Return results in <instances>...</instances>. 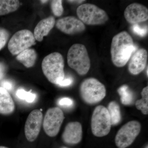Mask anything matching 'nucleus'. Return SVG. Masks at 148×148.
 Wrapping results in <instances>:
<instances>
[{
	"instance_id": "1",
	"label": "nucleus",
	"mask_w": 148,
	"mask_h": 148,
	"mask_svg": "<svg viewBox=\"0 0 148 148\" xmlns=\"http://www.w3.org/2000/svg\"><path fill=\"white\" fill-rule=\"evenodd\" d=\"M137 51L132 37L125 31L116 35L111 43L110 53L113 64L121 68L127 64Z\"/></svg>"
},
{
	"instance_id": "2",
	"label": "nucleus",
	"mask_w": 148,
	"mask_h": 148,
	"mask_svg": "<svg viewBox=\"0 0 148 148\" xmlns=\"http://www.w3.org/2000/svg\"><path fill=\"white\" fill-rule=\"evenodd\" d=\"M64 57L61 53L53 52L46 56L42 63L44 75L49 81L58 85L65 78Z\"/></svg>"
},
{
	"instance_id": "3",
	"label": "nucleus",
	"mask_w": 148,
	"mask_h": 148,
	"mask_svg": "<svg viewBox=\"0 0 148 148\" xmlns=\"http://www.w3.org/2000/svg\"><path fill=\"white\" fill-rule=\"evenodd\" d=\"M67 62L70 68L80 75H84L90 70V61L86 47L81 44H75L67 53Z\"/></svg>"
},
{
	"instance_id": "4",
	"label": "nucleus",
	"mask_w": 148,
	"mask_h": 148,
	"mask_svg": "<svg viewBox=\"0 0 148 148\" xmlns=\"http://www.w3.org/2000/svg\"><path fill=\"white\" fill-rule=\"evenodd\" d=\"M79 92L81 98L85 103L95 104L103 100L106 95L104 85L94 78L85 79L80 86Z\"/></svg>"
},
{
	"instance_id": "5",
	"label": "nucleus",
	"mask_w": 148,
	"mask_h": 148,
	"mask_svg": "<svg viewBox=\"0 0 148 148\" xmlns=\"http://www.w3.org/2000/svg\"><path fill=\"white\" fill-rule=\"evenodd\" d=\"M77 14L80 21L88 25H102L109 19L105 10L92 4L81 5L77 8Z\"/></svg>"
},
{
	"instance_id": "6",
	"label": "nucleus",
	"mask_w": 148,
	"mask_h": 148,
	"mask_svg": "<svg viewBox=\"0 0 148 148\" xmlns=\"http://www.w3.org/2000/svg\"><path fill=\"white\" fill-rule=\"evenodd\" d=\"M112 123L108 109L102 106H97L93 111L91 117V128L93 135L103 137L109 134Z\"/></svg>"
},
{
	"instance_id": "7",
	"label": "nucleus",
	"mask_w": 148,
	"mask_h": 148,
	"mask_svg": "<svg viewBox=\"0 0 148 148\" xmlns=\"http://www.w3.org/2000/svg\"><path fill=\"white\" fill-rule=\"evenodd\" d=\"M34 34L27 29L16 32L11 38L8 43V49L12 55H18L22 51L36 44Z\"/></svg>"
},
{
	"instance_id": "8",
	"label": "nucleus",
	"mask_w": 148,
	"mask_h": 148,
	"mask_svg": "<svg viewBox=\"0 0 148 148\" xmlns=\"http://www.w3.org/2000/svg\"><path fill=\"white\" fill-rule=\"evenodd\" d=\"M139 122H128L119 129L116 136V145L118 148H126L131 145L139 135L141 130Z\"/></svg>"
},
{
	"instance_id": "9",
	"label": "nucleus",
	"mask_w": 148,
	"mask_h": 148,
	"mask_svg": "<svg viewBox=\"0 0 148 148\" xmlns=\"http://www.w3.org/2000/svg\"><path fill=\"white\" fill-rule=\"evenodd\" d=\"M64 119V112L60 108L49 109L43 120V127L46 135L50 137L58 135Z\"/></svg>"
},
{
	"instance_id": "10",
	"label": "nucleus",
	"mask_w": 148,
	"mask_h": 148,
	"mask_svg": "<svg viewBox=\"0 0 148 148\" xmlns=\"http://www.w3.org/2000/svg\"><path fill=\"white\" fill-rule=\"evenodd\" d=\"M42 122L43 114L40 110H34L29 114L24 126L25 136L28 141L34 142L38 138Z\"/></svg>"
},
{
	"instance_id": "11",
	"label": "nucleus",
	"mask_w": 148,
	"mask_h": 148,
	"mask_svg": "<svg viewBox=\"0 0 148 148\" xmlns=\"http://www.w3.org/2000/svg\"><path fill=\"white\" fill-rule=\"evenodd\" d=\"M56 27L59 31L68 35H75L84 32L86 26L78 18L73 16L62 17L56 21Z\"/></svg>"
},
{
	"instance_id": "12",
	"label": "nucleus",
	"mask_w": 148,
	"mask_h": 148,
	"mask_svg": "<svg viewBox=\"0 0 148 148\" xmlns=\"http://www.w3.org/2000/svg\"><path fill=\"white\" fill-rule=\"evenodd\" d=\"M124 16L129 24L132 25L139 24L148 20V9L141 4L133 3L125 8Z\"/></svg>"
},
{
	"instance_id": "13",
	"label": "nucleus",
	"mask_w": 148,
	"mask_h": 148,
	"mask_svg": "<svg viewBox=\"0 0 148 148\" xmlns=\"http://www.w3.org/2000/svg\"><path fill=\"white\" fill-rule=\"evenodd\" d=\"M82 137V126L80 123L77 121L68 123L62 136L64 143L70 145L78 144L81 141Z\"/></svg>"
},
{
	"instance_id": "14",
	"label": "nucleus",
	"mask_w": 148,
	"mask_h": 148,
	"mask_svg": "<svg viewBox=\"0 0 148 148\" xmlns=\"http://www.w3.org/2000/svg\"><path fill=\"white\" fill-rule=\"evenodd\" d=\"M147 51L145 49H138L132 54L129 60L128 69L133 75H138L144 71L147 65Z\"/></svg>"
},
{
	"instance_id": "15",
	"label": "nucleus",
	"mask_w": 148,
	"mask_h": 148,
	"mask_svg": "<svg viewBox=\"0 0 148 148\" xmlns=\"http://www.w3.org/2000/svg\"><path fill=\"white\" fill-rule=\"evenodd\" d=\"M55 18L50 16L41 20L37 24L34 31V36L36 40L42 41L44 37L47 36L55 25Z\"/></svg>"
},
{
	"instance_id": "16",
	"label": "nucleus",
	"mask_w": 148,
	"mask_h": 148,
	"mask_svg": "<svg viewBox=\"0 0 148 148\" xmlns=\"http://www.w3.org/2000/svg\"><path fill=\"white\" fill-rule=\"evenodd\" d=\"M15 108V104L9 92L0 86V114L8 115L13 113Z\"/></svg>"
},
{
	"instance_id": "17",
	"label": "nucleus",
	"mask_w": 148,
	"mask_h": 148,
	"mask_svg": "<svg viewBox=\"0 0 148 148\" xmlns=\"http://www.w3.org/2000/svg\"><path fill=\"white\" fill-rule=\"evenodd\" d=\"M37 58V53L34 49L29 48L17 55L16 59L27 68H32L35 65Z\"/></svg>"
},
{
	"instance_id": "18",
	"label": "nucleus",
	"mask_w": 148,
	"mask_h": 148,
	"mask_svg": "<svg viewBox=\"0 0 148 148\" xmlns=\"http://www.w3.org/2000/svg\"><path fill=\"white\" fill-rule=\"evenodd\" d=\"M19 6L20 2L17 0H0V16L15 11Z\"/></svg>"
},
{
	"instance_id": "19",
	"label": "nucleus",
	"mask_w": 148,
	"mask_h": 148,
	"mask_svg": "<svg viewBox=\"0 0 148 148\" xmlns=\"http://www.w3.org/2000/svg\"><path fill=\"white\" fill-rule=\"evenodd\" d=\"M107 109L110 117L112 125L118 124L121 119L120 109L119 104L115 101H112L109 103Z\"/></svg>"
},
{
	"instance_id": "20",
	"label": "nucleus",
	"mask_w": 148,
	"mask_h": 148,
	"mask_svg": "<svg viewBox=\"0 0 148 148\" xmlns=\"http://www.w3.org/2000/svg\"><path fill=\"white\" fill-rule=\"evenodd\" d=\"M142 98L136 101L135 106L138 110H141L145 115L148 114V87L144 88L141 92Z\"/></svg>"
},
{
	"instance_id": "21",
	"label": "nucleus",
	"mask_w": 148,
	"mask_h": 148,
	"mask_svg": "<svg viewBox=\"0 0 148 148\" xmlns=\"http://www.w3.org/2000/svg\"><path fill=\"white\" fill-rule=\"evenodd\" d=\"M118 92L121 96V101L123 105L128 106L133 103V93L129 90L127 85H123L120 87L118 90Z\"/></svg>"
},
{
	"instance_id": "22",
	"label": "nucleus",
	"mask_w": 148,
	"mask_h": 148,
	"mask_svg": "<svg viewBox=\"0 0 148 148\" xmlns=\"http://www.w3.org/2000/svg\"><path fill=\"white\" fill-rule=\"evenodd\" d=\"M16 94L18 98L29 103H33L36 98V95L34 93L30 91L27 92L24 89H18L16 91Z\"/></svg>"
},
{
	"instance_id": "23",
	"label": "nucleus",
	"mask_w": 148,
	"mask_h": 148,
	"mask_svg": "<svg viewBox=\"0 0 148 148\" xmlns=\"http://www.w3.org/2000/svg\"><path fill=\"white\" fill-rule=\"evenodd\" d=\"M62 1L53 0L51 2V8L52 12L55 16L59 17L64 13V8L62 5Z\"/></svg>"
},
{
	"instance_id": "24",
	"label": "nucleus",
	"mask_w": 148,
	"mask_h": 148,
	"mask_svg": "<svg viewBox=\"0 0 148 148\" xmlns=\"http://www.w3.org/2000/svg\"><path fill=\"white\" fill-rule=\"evenodd\" d=\"M10 37V33L6 29L0 28V50L5 46Z\"/></svg>"
},
{
	"instance_id": "25",
	"label": "nucleus",
	"mask_w": 148,
	"mask_h": 148,
	"mask_svg": "<svg viewBox=\"0 0 148 148\" xmlns=\"http://www.w3.org/2000/svg\"><path fill=\"white\" fill-rule=\"evenodd\" d=\"M132 29L134 33L140 36H145L147 34V27H140L138 24L132 25Z\"/></svg>"
},
{
	"instance_id": "26",
	"label": "nucleus",
	"mask_w": 148,
	"mask_h": 148,
	"mask_svg": "<svg viewBox=\"0 0 148 148\" xmlns=\"http://www.w3.org/2000/svg\"><path fill=\"white\" fill-rule=\"evenodd\" d=\"M58 104L59 106L64 107H71L73 104V101L71 98H64L58 101Z\"/></svg>"
},
{
	"instance_id": "27",
	"label": "nucleus",
	"mask_w": 148,
	"mask_h": 148,
	"mask_svg": "<svg viewBox=\"0 0 148 148\" xmlns=\"http://www.w3.org/2000/svg\"><path fill=\"white\" fill-rule=\"evenodd\" d=\"M73 82V80L71 77L66 78L64 79L58 85L61 86H66L71 84Z\"/></svg>"
},
{
	"instance_id": "28",
	"label": "nucleus",
	"mask_w": 148,
	"mask_h": 148,
	"mask_svg": "<svg viewBox=\"0 0 148 148\" xmlns=\"http://www.w3.org/2000/svg\"><path fill=\"white\" fill-rule=\"evenodd\" d=\"M1 87L3 88L8 91V90H11L12 88V85L11 83L8 81H4L2 82L1 83Z\"/></svg>"
},
{
	"instance_id": "29",
	"label": "nucleus",
	"mask_w": 148,
	"mask_h": 148,
	"mask_svg": "<svg viewBox=\"0 0 148 148\" xmlns=\"http://www.w3.org/2000/svg\"><path fill=\"white\" fill-rule=\"evenodd\" d=\"M5 67L4 65L0 63V79H2L4 76Z\"/></svg>"
},
{
	"instance_id": "30",
	"label": "nucleus",
	"mask_w": 148,
	"mask_h": 148,
	"mask_svg": "<svg viewBox=\"0 0 148 148\" xmlns=\"http://www.w3.org/2000/svg\"><path fill=\"white\" fill-rule=\"evenodd\" d=\"M68 2L71 3H81L85 1H68Z\"/></svg>"
},
{
	"instance_id": "31",
	"label": "nucleus",
	"mask_w": 148,
	"mask_h": 148,
	"mask_svg": "<svg viewBox=\"0 0 148 148\" xmlns=\"http://www.w3.org/2000/svg\"><path fill=\"white\" fill-rule=\"evenodd\" d=\"M48 1H41L40 2H41L43 3H45L47 2Z\"/></svg>"
},
{
	"instance_id": "32",
	"label": "nucleus",
	"mask_w": 148,
	"mask_h": 148,
	"mask_svg": "<svg viewBox=\"0 0 148 148\" xmlns=\"http://www.w3.org/2000/svg\"><path fill=\"white\" fill-rule=\"evenodd\" d=\"M0 148H9L7 147H5V146H0Z\"/></svg>"
},
{
	"instance_id": "33",
	"label": "nucleus",
	"mask_w": 148,
	"mask_h": 148,
	"mask_svg": "<svg viewBox=\"0 0 148 148\" xmlns=\"http://www.w3.org/2000/svg\"><path fill=\"white\" fill-rule=\"evenodd\" d=\"M147 74L148 75V68L147 69Z\"/></svg>"
},
{
	"instance_id": "34",
	"label": "nucleus",
	"mask_w": 148,
	"mask_h": 148,
	"mask_svg": "<svg viewBox=\"0 0 148 148\" xmlns=\"http://www.w3.org/2000/svg\"><path fill=\"white\" fill-rule=\"evenodd\" d=\"M145 148H148V145H147V146H146V147H145Z\"/></svg>"
},
{
	"instance_id": "35",
	"label": "nucleus",
	"mask_w": 148,
	"mask_h": 148,
	"mask_svg": "<svg viewBox=\"0 0 148 148\" xmlns=\"http://www.w3.org/2000/svg\"><path fill=\"white\" fill-rule=\"evenodd\" d=\"M61 148H68L66 147H62Z\"/></svg>"
}]
</instances>
